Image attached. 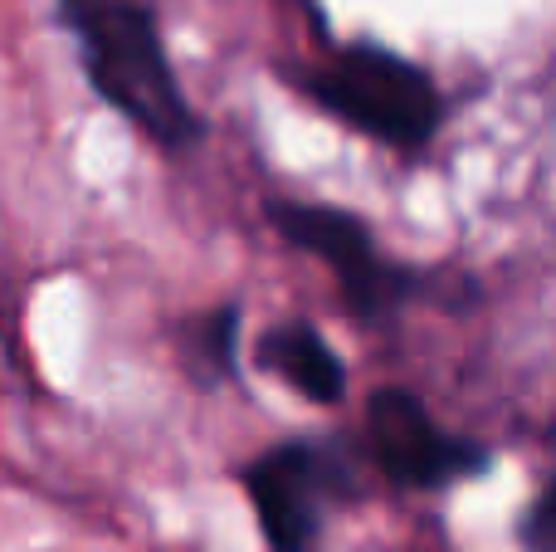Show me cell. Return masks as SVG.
<instances>
[{
  "label": "cell",
  "mask_w": 556,
  "mask_h": 552,
  "mask_svg": "<svg viewBox=\"0 0 556 552\" xmlns=\"http://www.w3.org/2000/svg\"><path fill=\"white\" fill-rule=\"evenodd\" d=\"M54 10L74 39L88 88L117 117L172 156L201 142L205 123L176 78L152 0H59Z\"/></svg>",
  "instance_id": "obj_1"
},
{
  "label": "cell",
  "mask_w": 556,
  "mask_h": 552,
  "mask_svg": "<svg viewBox=\"0 0 556 552\" xmlns=\"http://www.w3.org/2000/svg\"><path fill=\"white\" fill-rule=\"evenodd\" d=\"M288 84L327 117L401 156H425L444 127L434 74L376 39H352L323 64L288 68Z\"/></svg>",
  "instance_id": "obj_2"
},
{
  "label": "cell",
  "mask_w": 556,
  "mask_h": 552,
  "mask_svg": "<svg viewBox=\"0 0 556 552\" xmlns=\"http://www.w3.org/2000/svg\"><path fill=\"white\" fill-rule=\"evenodd\" d=\"M269 552H317L327 509L362 494L356 455L342 440H283L240 465Z\"/></svg>",
  "instance_id": "obj_3"
},
{
  "label": "cell",
  "mask_w": 556,
  "mask_h": 552,
  "mask_svg": "<svg viewBox=\"0 0 556 552\" xmlns=\"http://www.w3.org/2000/svg\"><path fill=\"white\" fill-rule=\"evenodd\" d=\"M269 221L288 244H298L303 254L323 260L342 284V299L352 303L356 318L376 323L401 313L415 293H425V269L401 264L391 254H381L371 225L362 215L342 211L327 201H293V196H274Z\"/></svg>",
  "instance_id": "obj_4"
},
{
  "label": "cell",
  "mask_w": 556,
  "mask_h": 552,
  "mask_svg": "<svg viewBox=\"0 0 556 552\" xmlns=\"http://www.w3.org/2000/svg\"><path fill=\"white\" fill-rule=\"evenodd\" d=\"M366 460L391 479L395 489H450L464 479H483L493 469V450L469 436H454L430 416L415 391L381 387L366 401Z\"/></svg>",
  "instance_id": "obj_5"
},
{
  "label": "cell",
  "mask_w": 556,
  "mask_h": 552,
  "mask_svg": "<svg viewBox=\"0 0 556 552\" xmlns=\"http://www.w3.org/2000/svg\"><path fill=\"white\" fill-rule=\"evenodd\" d=\"M254 362L264 372H274L283 387H293L303 401H317V406H337L346 397V362L332 352V342L303 318L274 323L269 333L254 348Z\"/></svg>",
  "instance_id": "obj_6"
},
{
  "label": "cell",
  "mask_w": 556,
  "mask_h": 552,
  "mask_svg": "<svg viewBox=\"0 0 556 552\" xmlns=\"http://www.w3.org/2000/svg\"><path fill=\"white\" fill-rule=\"evenodd\" d=\"M240 328H244L240 303H225V309L205 313V318H195L186 328V352L195 362V377L201 381L240 377Z\"/></svg>",
  "instance_id": "obj_7"
},
{
  "label": "cell",
  "mask_w": 556,
  "mask_h": 552,
  "mask_svg": "<svg viewBox=\"0 0 556 552\" xmlns=\"http://www.w3.org/2000/svg\"><path fill=\"white\" fill-rule=\"evenodd\" d=\"M518 543H522V552H556V479L522 509Z\"/></svg>",
  "instance_id": "obj_8"
}]
</instances>
